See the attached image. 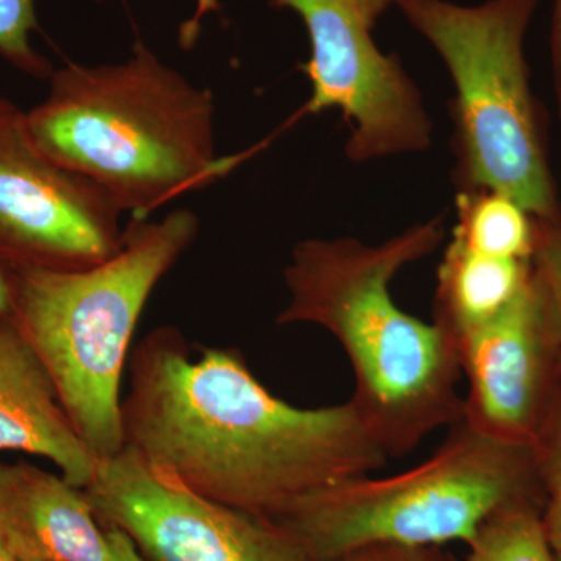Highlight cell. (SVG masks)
<instances>
[{"label": "cell", "mask_w": 561, "mask_h": 561, "mask_svg": "<svg viewBox=\"0 0 561 561\" xmlns=\"http://www.w3.org/2000/svg\"><path fill=\"white\" fill-rule=\"evenodd\" d=\"M430 459L389 478L345 479L306 497L278 519L316 561L375 545H470L494 513L542 504L534 449L493 440L467 421Z\"/></svg>", "instance_id": "6"}, {"label": "cell", "mask_w": 561, "mask_h": 561, "mask_svg": "<svg viewBox=\"0 0 561 561\" xmlns=\"http://www.w3.org/2000/svg\"><path fill=\"white\" fill-rule=\"evenodd\" d=\"M531 449L542 491V527L553 553L561 561V386L549 419Z\"/></svg>", "instance_id": "16"}, {"label": "cell", "mask_w": 561, "mask_h": 561, "mask_svg": "<svg viewBox=\"0 0 561 561\" xmlns=\"http://www.w3.org/2000/svg\"><path fill=\"white\" fill-rule=\"evenodd\" d=\"M443 234L442 219H432L379 245L308 239L284 272L289 302L276 324H316L341 343L356 386L350 401L390 459L463 419L456 339L402 311L390 294L394 276L434 253Z\"/></svg>", "instance_id": "2"}, {"label": "cell", "mask_w": 561, "mask_h": 561, "mask_svg": "<svg viewBox=\"0 0 561 561\" xmlns=\"http://www.w3.org/2000/svg\"><path fill=\"white\" fill-rule=\"evenodd\" d=\"M0 451L43 457L84 490L98 457L81 440L38 354L9 316L0 323Z\"/></svg>", "instance_id": "12"}, {"label": "cell", "mask_w": 561, "mask_h": 561, "mask_svg": "<svg viewBox=\"0 0 561 561\" xmlns=\"http://www.w3.org/2000/svg\"><path fill=\"white\" fill-rule=\"evenodd\" d=\"M0 546L21 561H114L84 491L25 461H0Z\"/></svg>", "instance_id": "11"}, {"label": "cell", "mask_w": 561, "mask_h": 561, "mask_svg": "<svg viewBox=\"0 0 561 561\" xmlns=\"http://www.w3.org/2000/svg\"><path fill=\"white\" fill-rule=\"evenodd\" d=\"M467 548L463 561H559L542 527L541 505L534 501L494 513Z\"/></svg>", "instance_id": "15"}, {"label": "cell", "mask_w": 561, "mask_h": 561, "mask_svg": "<svg viewBox=\"0 0 561 561\" xmlns=\"http://www.w3.org/2000/svg\"><path fill=\"white\" fill-rule=\"evenodd\" d=\"M448 66L457 191H493L535 220L561 216L524 38L538 0H393Z\"/></svg>", "instance_id": "5"}, {"label": "cell", "mask_w": 561, "mask_h": 561, "mask_svg": "<svg viewBox=\"0 0 561 561\" xmlns=\"http://www.w3.org/2000/svg\"><path fill=\"white\" fill-rule=\"evenodd\" d=\"M330 561H443L437 548L375 545L356 549Z\"/></svg>", "instance_id": "19"}, {"label": "cell", "mask_w": 561, "mask_h": 561, "mask_svg": "<svg viewBox=\"0 0 561 561\" xmlns=\"http://www.w3.org/2000/svg\"><path fill=\"white\" fill-rule=\"evenodd\" d=\"M551 57L553 72V90H556L557 108L561 122V0H556L551 33Z\"/></svg>", "instance_id": "21"}, {"label": "cell", "mask_w": 561, "mask_h": 561, "mask_svg": "<svg viewBox=\"0 0 561 561\" xmlns=\"http://www.w3.org/2000/svg\"><path fill=\"white\" fill-rule=\"evenodd\" d=\"M534 264L548 287L561 339V216L552 220H537Z\"/></svg>", "instance_id": "18"}, {"label": "cell", "mask_w": 561, "mask_h": 561, "mask_svg": "<svg viewBox=\"0 0 561 561\" xmlns=\"http://www.w3.org/2000/svg\"><path fill=\"white\" fill-rule=\"evenodd\" d=\"M305 22L311 55L300 70L311 83L305 114L339 110L348 125L345 151L365 162L423 151L432 124L400 58L386 55L373 28L393 0H268Z\"/></svg>", "instance_id": "7"}, {"label": "cell", "mask_w": 561, "mask_h": 561, "mask_svg": "<svg viewBox=\"0 0 561 561\" xmlns=\"http://www.w3.org/2000/svg\"><path fill=\"white\" fill-rule=\"evenodd\" d=\"M194 210L130 219L119 250L83 268L9 261L11 320L49 373L62 408L98 459L121 453L122 378L140 316L197 239Z\"/></svg>", "instance_id": "4"}, {"label": "cell", "mask_w": 561, "mask_h": 561, "mask_svg": "<svg viewBox=\"0 0 561 561\" xmlns=\"http://www.w3.org/2000/svg\"><path fill=\"white\" fill-rule=\"evenodd\" d=\"M128 367L125 446L205 500L278 519L317 491L390 459L353 402L295 408L267 390L239 350L209 346L194 359L176 328L160 327L139 342Z\"/></svg>", "instance_id": "1"}, {"label": "cell", "mask_w": 561, "mask_h": 561, "mask_svg": "<svg viewBox=\"0 0 561 561\" xmlns=\"http://www.w3.org/2000/svg\"><path fill=\"white\" fill-rule=\"evenodd\" d=\"M111 549H113L114 561H149L138 551L130 538L121 530L106 529Z\"/></svg>", "instance_id": "22"}, {"label": "cell", "mask_w": 561, "mask_h": 561, "mask_svg": "<svg viewBox=\"0 0 561 561\" xmlns=\"http://www.w3.org/2000/svg\"><path fill=\"white\" fill-rule=\"evenodd\" d=\"M83 491L102 526L149 561H316L279 523L183 489L127 446L99 459Z\"/></svg>", "instance_id": "8"}, {"label": "cell", "mask_w": 561, "mask_h": 561, "mask_svg": "<svg viewBox=\"0 0 561 561\" xmlns=\"http://www.w3.org/2000/svg\"><path fill=\"white\" fill-rule=\"evenodd\" d=\"M124 216L98 184L36 147L25 111L0 95V254L7 260L83 268L122 243Z\"/></svg>", "instance_id": "9"}, {"label": "cell", "mask_w": 561, "mask_h": 561, "mask_svg": "<svg viewBox=\"0 0 561 561\" xmlns=\"http://www.w3.org/2000/svg\"><path fill=\"white\" fill-rule=\"evenodd\" d=\"M560 561V560H559Z\"/></svg>", "instance_id": "25"}, {"label": "cell", "mask_w": 561, "mask_h": 561, "mask_svg": "<svg viewBox=\"0 0 561 561\" xmlns=\"http://www.w3.org/2000/svg\"><path fill=\"white\" fill-rule=\"evenodd\" d=\"M25 124L43 153L98 184L130 219L205 190L254 151L219 157L213 91L140 39L125 61L54 70Z\"/></svg>", "instance_id": "3"}, {"label": "cell", "mask_w": 561, "mask_h": 561, "mask_svg": "<svg viewBox=\"0 0 561 561\" xmlns=\"http://www.w3.org/2000/svg\"><path fill=\"white\" fill-rule=\"evenodd\" d=\"M36 28V0H0V57L27 76L49 79L54 68L32 46Z\"/></svg>", "instance_id": "17"}, {"label": "cell", "mask_w": 561, "mask_h": 561, "mask_svg": "<svg viewBox=\"0 0 561 561\" xmlns=\"http://www.w3.org/2000/svg\"><path fill=\"white\" fill-rule=\"evenodd\" d=\"M531 273L534 261L486 256L453 239L438 267L435 323L454 339L481 327L519 297Z\"/></svg>", "instance_id": "13"}, {"label": "cell", "mask_w": 561, "mask_h": 561, "mask_svg": "<svg viewBox=\"0 0 561 561\" xmlns=\"http://www.w3.org/2000/svg\"><path fill=\"white\" fill-rule=\"evenodd\" d=\"M0 561H21L18 560L16 557L11 556L9 551H5V549L0 546Z\"/></svg>", "instance_id": "24"}, {"label": "cell", "mask_w": 561, "mask_h": 561, "mask_svg": "<svg viewBox=\"0 0 561 561\" xmlns=\"http://www.w3.org/2000/svg\"><path fill=\"white\" fill-rule=\"evenodd\" d=\"M11 306V280L9 261L0 254V323L9 316Z\"/></svg>", "instance_id": "23"}, {"label": "cell", "mask_w": 561, "mask_h": 561, "mask_svg": "<svg viewBox=\"0 0 561 561\" xmlns=\"http://www.w3.org/2000/svg\"><path fill=\"white\" fill-rule=\"evenodd\" d=\"M456 341L468 382L461 420L493 440L534 448L561 386L559 324L535 264L504 312Z\"/></svg>", "instance_id": "10"}, {"label": "cell", "mask_w": 561, "mask_h": 561, "mask_svg": "<svg viewBox=\"0 0 561 561\" xmlns=\"http://www.w3.org/2000/svg\"><path fill=\"white\" fill-rule=\"evenodd\" d=\"M95 2H105V0H95ZM195 11L190 20L181 24L179 39L180 46L184 50H190L195 46L198 36L202 33V22L206 16L213 13H220L221 5L219 0H195Z\"/></svg>", "instance_id": "20"}, {"label": "cell", "mask_w": 561, "mask_h": 561, "mask_svg": "<svg viewBox=\"0 0 561 561\" xmlns=\"http://www.w3.org/2000/svg\"><path fill=\"white\" fill-rule=\"evenodd\" d=\"M453 239L504 260L534 261L537 220L519 203L493 191L457 192Z\"/></svg>", "instance_id": "14"}]
</instances>
